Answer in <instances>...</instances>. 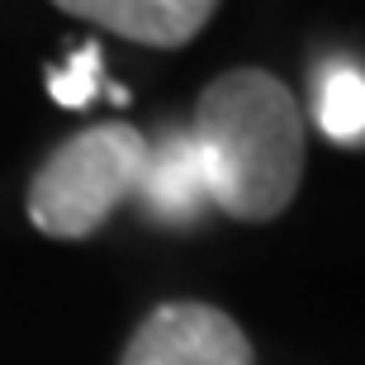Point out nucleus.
Listing matches in <instances>:
<instances>
[{"instance_id": "1", "label": "nucleus", "mask_w": 365, "mask_h": 365, "mask_svg": "<svg viewBox=\"0 0 365 365\" xmlns=\"http://www.w3.org/2000/svg\"><path fill=\"white\" fill-rule=\"evenodd\" d=\"M190 138L200 148L209 204L237 223H271L304 180V119L294 91L257 67L204 86Z\"/></svg>"}, {"instance_id": "2", "label": "nucleus", "mask_w": 365, "mask_h": 365, "mask_svg": "<svg viewBox=\"0 0 365 365\" xmlns=\"http://www.w3.org/2000/svg\"><path fill=\"white\" fill-rule=\"evenodd\" d=\"M148 138L128 123H95L48 152L29 180V223L48 237L81 242L138 195Z\"/></svg>"}, {"instance_id": "3", "label": "nucleus", "mask_w": 365, "mask_h": 365, "mask_svg": "<svg viewBox=\"0 0 365 365\" xmlns=\"http://www.w3.org/2000/svg\"><path fill=\"white\" fill-rule=\"evenodd\" d=\"M119 365H257V351L223 309L176 299L133 327Z\"/></svg>"}, {"instance_id": "4", "label": "nucleus", "mask_w": 365, "mask_h": 365, "mask_svg": "<svg viewBox=\"0 0 365 365\" xmlns=\"http://www.w3.org/2000/svg\"><path fill=\"white\" fill-rule=\"evenodd\" d=\"M53 5L76 19L105 24L109 34L143 48H180L218 10V0H53Z\"/></svg>"}, {"instance_id": "5", "label": "nucleus", "mask_w": 365, "mask_h": 365, "mask_svg": "<svg viewBox=\"0 0 365 365\" xmlns=\"http://www.w3.org/2000/svg\"><path fill=\"white\" fill-rule=\"evenodd\" d=\"M133 200L162 223H190L209 204V180L190 128H171L157 143H148V166Z\"/></svg>"}, {"instance_id": "6", "label": "nucleus", "mask_w": 365, "mask_h": 365, "mask_svg": "<svg viewBox=\"0 0 365 365\" xmlns=\"http://www.w3.org/2000/svg\"><path fill=\"white\" fill-rule=\"evenodd\" d=\"M318 123L337 143L365 138V71L351 62H327L318 71Z\"/></svg>"}, {"instance_id": "7", "label": "nucleus", "mask_w": 365, "mask_h": 365, "mask_svg": "<svg viewBox=\"0 0 365 365\" xmlns=\"http://www.w3.org/2000/svg\"><path fill=\"white\" fill-rule=\"evenodd\" d=\"M48 86H53V100L67 109H81L95 100V91H100V48L95 43H86L76 57H67V67L48 71Z\"/></svg>"}]
</instances>
